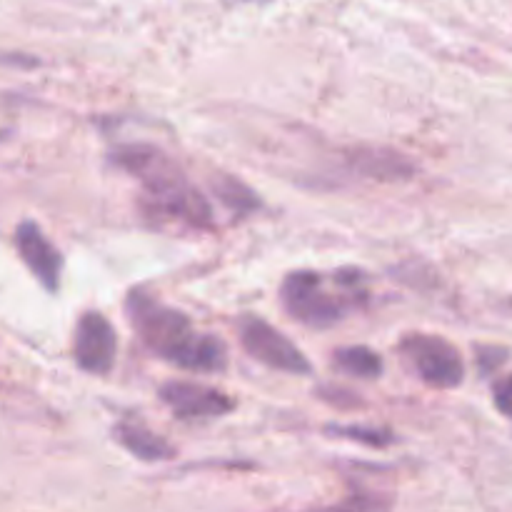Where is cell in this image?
<instances>
[{
  "label": "cell",
  "instance_id": "cell-4",
  "mask_svg": "<svg viewBox=\"0 0 512 512\" xmlns=\"http://www.w3.org/2000/svg\"><path fill=\"white\" fill-rule=\"evenodd\" d=\"M403 355L415 373L433 388H458L465 378V363L458 348L438 335H410L403 340Z\"/></svg>",
  "mask_w": 512,
  "mask_h": 512
},
{
  "label": "cell",
  "instance_id": "cell-13",
  "mask_svg": "<svg viewBox=\"0 0 512 512\" xmlns=\"http://www.w3.org/2000/svg\"><path fill=\"white\" fill-rule=\"evenodd\" d=\"M493 398H495V408H498L503 415H508V418H512V375H508V378H503L498 385H495Z\"/></svg>",
  "mask_w": 512,
  "mask_h": 512
},
{
  "label": "cell",
  "instance_id": "cell-3",
  "mask_svg": "<svg viewBox=\"0 0 512 512\" xmlns=\"http://www.w3.org/2000/svg\"><path fill=\"white\" fill-rule=\"evenodd\" d=\"M360 280L363 275L358 270H345V273L335 275L333 288H330L328 280L320 273L300 270V273H290L285 278L283 288H280V300H283L285 310L300 323L310 325V328H330L343 318L350 303H355V295H363Z\"/></svg>",
  "mask_w": 512,
  "mask_h": 512
},
{
  "label": "cell",
  "instance_id": "cell-10",
  "mask_svg": "<svg viewBox=\"0 0 512 512\" xmlns=\"http://www.w3.org/2000/svg\"><path fill=\"white\" fill-rule=\"evenodd\" d=\"M115 435L140 460H165L173 455V448L163 438H158V435L150 433L148 428L138 423H120Z\"/></svg>",
  "mask_w": 512,
  "mask_h": 512
},
{
  "label": "cell",
  "instance_id": "cell-5",
  "mask_svg": "<svg viewBox=\"0 0 512 512\" xmlns=\"http://www.w3.org/2000/svg\"><path fill=\"white\" fill-rule=\"evenodd\" d=\"M240 343L255 360L268 368L295 375H305L310 370L308 358L300 353L298 345L260 318L240 320Z\"/></svg>",
  "mask_w": 512,
  "mask_h": 512
},
{
  "label": "cell",
  "instance_id": "cell-6",
  "mask_svg": "<svg viewBox=\"0 0 512 512\" xmlns=\"http://www.w3.org/2000/svg\"><path fill=\"white\" fill-rule=\"evenodd\" d=\"M73 350L75 360L83 370L98 375L110 373L115 363V350H118V338H115L110 320L95 310L80 315L78 325H75Z\"/></svg>",
  "mask_w": 512,
  "mask_h": 512
},
{
  "label": "cell",
  "instance_id": "cell-11",
  "mask_svg": "<svg viewBox=\"0 0 512 512\" xmlns=\"http://www.w3.org/2000/svg\"><path fill=\"white\" fill-rule=\"evenodd\" d=\"M333 363L338 365L343 373L355 375V378L363 380H375L383 373V358H380L373 348H365V345L338 348L333 355Z\"/></svg>",
  "mask_w": 512,
  "mask_h": 512
},
{
  "label": "cell",
  "instance_id": "cell-7",
  "mask_svg": "<svg viewBox=\"0 0 512 512\" xmlns=\"http://www.w3.org/2000/svg\"><path fill=\"white\" fill-rule=\"evenodd\" d=\"M160 398L178 418H215V415H228L235 405L223 390L183 383V380L165 383L160 388Z\"/></svg>",
  "mask_w": 512,
  "mask_h": 512
},
{
  "label": "cell",
  "instance_id": "cell-9",
  "mask_svg": "<svg viewBox=\"0 0 512 512\" xmlns=\"http://www.w3.org/2000/svg\"><path fill=\"white\" fill-rule=\"evenodd\" d=\"M350 163L363 175H373L380 180H403L413 175V165L398 153L390 150H353Z\"/></svg>",
  "mask_w": 512,
  "mask_h": 512
},
{
  "label": "cell",
  "instance_id": "cell-8",
  "mask_svg": "<svg viewBox=\"0 0 512 512\" xmlns=\"http://www.w3.org/2000/svg\"><path fill=\"white\" fill-rule=\"evenodd\" d=\"M15 245H18L20 258L25 260L35 278L43 283L45 290L55 293L60 288V273H63V258L58 248L45 238L40 225L20 223L15 230Z\"/></svg>",
  "mask_w": 512,
  "mask_h": 512
},
{
  "label": "cell",
  "instance_id": "cell-2",
  "mask_svg": "<svg viewBox=\"0 0 512 512\" xmlns=\"http://www.w3.org/2000/svg\"><path fill=\"white\" fill-rule=\"evenodd\" d=\"M115 160L145 185L153 208L170 218H180L195 228L210 225V205L193 185L185 180L183 170L153 145H125L118 148Z\"/></svg>",
  "mask_w": 512,
  "mask_h": 512
},
{
  "label": "cell",
  "instance_id": "cell-12",
  "mask_svg": "<svg viewBox=\"0 0 512 512\" xmlns=\"http://www.w3.org/2000/svg\"><path fill=\"white\" fill-rule=\"evenodd\" d=\"M215 193H218L220 200H225L230 208H238V210H253L255 208V198L250 195V190L243 188V185L233 178H220Z\"/></svg>",
  "mask_w": 512,
  "mask_h": 512
},
{
  "label": "cell",
  "instance_id": "cell-14",
  "mask_svg": "<svg viewBox=\"0 0 512 512\" xmlns=\"http://www.w3.org/2000/svg\"><path fill=\"white\" fill-rule=\"evenodd\" d=\"M340 435H348L353 440H363L370 445H385L390 443V435H380V430H368V428H335Z\"/></svg>",
  "mask_w": 512,
  "mask_h": 512
},
{
  "label": "cell",
  "instance_id": "cell-1",
  "mask_svg": "<svg viewBox=\"0 0 512 512\" xmlns=\"http://www.w3.org/2000/svg\"><path fill=\"white\" fill-rule=\"evenodd\" d=\"M128 315L145 345L178 368L195 370V373H218L228 363V350L223 340L195 333L190 320L180 310L168 308L140 290L130 293Z\"/></svg>",
  "mask_w": 512,
  "mask_h": 512
}]
</instances>
